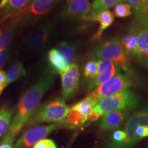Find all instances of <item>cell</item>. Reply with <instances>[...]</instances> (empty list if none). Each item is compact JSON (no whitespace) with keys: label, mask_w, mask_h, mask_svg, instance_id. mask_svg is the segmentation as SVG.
Returning a JSON list of instances; mask_svg holds the SVG:
<instances>
[{"label":"cell","mask_w":148,"mask_h":148,"mask_svg":"<svg viewBox=\"0 0 148 148\" xmlns=\"http://www.w3.org/2000/svg\"><path fill=\"white\" fill-rule=\"evenodd\" d=\"M53 81V75H47L37 81L23 94L18 102L8 130L2 140L14 141L16 136L38 108L43 95L52 86Z\"/></svg>","instance_id":"obj_1"},{"label":"cell","mask_w":148,"mask_h":148,"mask_svg":"<svg viewBox=\"0 0 148 148\" xmlns=\"http://www.w3.org/2000/svg\"><path fill=\"white\" fill-rule=\"evenodd\" d=\"M140 98L132 90L126 89L103 98L93 110L101 116L116 110H133L139 104Z\"/></svg>","instance_id":"obj_2"},{"label":"cell","mask_w":148,"mask_h":148,"mask_svg":"<svg viewBox=\"0 0 148 148\" xmlns=\"http://www.w3.org/2000/svg\"><path fill=\"white\" fill-rule=\"evenodd\" d=\"M70 108L63 99H56L40 106L28 119V125L40 123H56L62 121L69 113Z\"/></svg>","instance_id":"obj_3"},{"label":"cell","mask_w":148,"mask_h":148,"mask_svg":"<svg viewBox=\"0 0 148 148\" xmlns=\"http://www.w3.org/2000/svg\"><path fill=\"white\" fill-rule=\"evenodd\" d=\"M94 56L97 58L112 61L125 72H131L128 60L119 38H114L103 42L95 51Z\"/></svg>","instance_id":"obj_4"},{"label":"cell","mask_w":148,"mask_h":148,"mask_svg":"<svg viewBox=\"0 0 148 148\" xmlns=\"http://www.w3.org/2000/svg\"><path fill=\"white\" fill-rule=\"evenodd\" d=\"M132 85L133 81L130 76L117 73L113 77L99 85L88 95L90 96L97 105L103 98L128 89Z\"/></svg>","instance_id":"obj_5"},{"label":"cell","mask_w":148,"mask_h":148,"mask_svg":"<svg viewBox=\"0 0 148 148\" xmlns=\"http://www.w3.org/2000/svg\"><path fill=\"white\" fill-rule=\"evenodd\" d=\"M139 125H148V106L136 110L127 119L123 128L125 139L117 148H133L140 141L136 134Z\"/></svg>","instance_id":"obj_6"},{"label":"cell","mask_w":148,"mask_h":148,"mask_svg":"<svg viewBox=\"0 0 148 148\" xmlns=\"http://www.w3.org/2000/svg\"><path fill=\"white\" fill-rule=\"evenodd\" d=\"M64 127L63 121L47 125H39L30 128L16 140L14 148H29L34 146L40 140L45 139V137L51 134L55 130Z\"/></svg>","instance_id":"obj_7"},{"label":"cell","mask_w":148,"mask_h":148,"mask_svg":"<svg viewBox=\"0 0 148 148\" xmlns=\"http://www.w3.org/2000/svg\"><path fill=\"white\" fill-rule=\"evenodd\" d=\"M62 84V95L64 100L71 97L79 87V71L78 64L69 65L60 73Z\"/></svg>","instance_id":"obj_8"},{"label":"cell","mask_w":148,"mask_h":148,"mask_svg":"<svg viewBox=\"0 0 148 148\" xmlns=\"http://www.w3.org/2000/svg\"><path fill=\"white\" fill-rule=\"evenodd\" d=\"M118 66L110 60H101L98 61L97 75L95 79L89 83L88 90L91 91L99 85L108 80L118 73Z\"/></svg>","instance_id":"obj_9"},{"label":"cell","mask_w":148,"mask_h":148,"mask_svg":"<svg viewBox=\"0 0 148 148\" xmlns=\"http://www.w3.org/2000/svg\"><path fill=\"white\" fill-rule=\"evenodd\" d=\"M131 110H116L103 115L99 127L103 131H112L118 129L124 123Z\"/></svg>","instance_id":"obj_10"},{"label":"cell","mask_w":148,"mask_h":148,"mask_svg":"<svg viewBox=\"0 0 148 148\" xmlns=\"http://www.w3.org/2000/svg\"><path fill=\"white\" fill-rule=\"evenodd\" d=\"M90 10L89 0H66L64 16L69 18H84Z\"/></svg>","instance_id":"obj_11"},{"label":"cell","mask_w":148,"mask_h":148,"mask_svg":"<svg viewBox=\"0 0 148 148\" xmlns=\"http://www.w3.org/2000/svg\"><path fill=\"white\" fill-rule=\"evenodd\" d=\"M32 0H8L4 6L0 8V23L10 16L23 15Z\"/></svg>","instance_id":"obj_12"},{"label":"cell","mask_w":148,"mask_h":148,"mask_svg":"<svg viewBox=\"0 0 148 148\" xmlns=\"http://www.w3.org/2000/svg\"><path fill=\"white\" fill-rule=\"evenodd\" d=\"M51 33V27L49 25L42 24L36 27L31 32L27 39L28 47L32 49L38 50L43 47L47 43Z\"/></svg>","instance_id":"obj_13"},{"label":"cell","mask_w":148,"mask_h":148,"mask_svg":"<svg viewBox=\"0 0 148 148\" xmlns=\"http://www.w3.org/2000/svg\"><path fill=\"white\" fill-rule=\"evenodd\" d=\"M21 15L16 14L8 18L7 23L3 26V29L0 31V51L6 50L12 42L16 28L21 20Z\"/></svg>","instance_id":"obj_14"},{"label":"cell","mask_w":148,"mask_h":148,"mask_svg":"<svg viewBox=\"0 0 148 148\" xmlns=\"http://www.w3.org/2000/svg\"><path fill=\"white\" fill-rule=\"evenodd\" d=\"M114 14L110 10H104L97 15H88L83 19L88 21H97L99 23V28L92 37V40H100L103 32L110 27L114 21Z\"/></svg>","instance_id":"obj_15"},{"label":"cell","mask_w":148,"mask_h":148,"mask_svg":"<svg viewBox=\"0 0 148 148\" xmlns=\"http://www.w3.org/2000/svg\"><path fill=\"white\" fill-rule=\"evenodd\" d=\"M136 45L133 55L142 61L148 62V28L143 27L136 32Z\"/></svg>","instance_id":"obj_16"},{"label":"cell","mask_w":148,"mask_h":148,"mask_svg":"<svg viewBox=\"0 0 148 148\" xmlns=\"http://www.w3.org/2000/svg\"><path fill=\"white\" fill-rule=\"evenodd\" d=\"M53 0H33L27 7L25 14L41 15L49 12L53 5Z\"/></svg>","instance_id":"obj_17"},{"label":"cell","mask_w":148,"mask_h":148,"mask_svg":"<svg viewBox=\"0 0 148 148\" xmlns=\"http://www.w3.org/2000/svg\"><path fill=\"white\" fill-rule=\"evenodd\" d=\"M62 121L64 127L75 128L84 125L86 121H87V117L75 109L70 108L69 113Z\"/></svg>","instance_id":"obj_18"},{"label":"cell","mask_w":148,"mask_h":148,"mask_svg":"<svg viewBox=\"0 0 148 148\" xmlns=\"http://www.w3.org/2000/svg\"><path fill=\"white\" fill-rule=\"evenodd\" d=\"M48 60L53 69L57 73H61L68 66L64 56L57 49H52L49 51Z\"/></svg>","instance_id":"obj_19"},{"label":"cell","mask_w":148,"mask_h":148,"mask_svg":"<svg viewBox=\"0 0 148 148\" xmlns=\"http://www.w3.org/2000/svg\"><path fill=\"white\" fill-rule=\"evenodd\" d=\"M26 75V71L22 62H18L12 64L6 72V81L5 86L6 87L8 84H11L18 79L25 76Z\"/></svg>","instance_id":"obj_20"},{"label":"cell","mask_w":148,"mask_h":148,"mask_svg":"<svg viewBox=\"0 0 148 148\" xmlns=\"http://www.w3.org/2000/svg\"><path fill=\"white\" fill-rule=\"evenodd\" d=\"M57 50L63 56L68 66L73 64L76 53V47L73 44L63 41L58 45Z\"/></svg>","instance_id":"obj_21"},{"label":"cell","mask_w":148,"mask_h":148,"mask_svg":"<svg viewBox=\"0 0 148 148\" xmlns=\"http://www.w3.org/2000/svg\"><path fill=\"white\" fill-rule=\"evenodd\" d=\"M14 114V110L8 108H0V138L8 130Z\"/></svg>","instance_id":"obj_22"},{"label":"cell","mask_w":148,"mask_h":148,"mask_svg":"<svg viewBox=\"0 0 148 148\" xmlns=\"http://www.w3.org/2000/svg\"><path fill=\"white\" fill-rule=\"evenodd\" d=\"M123 0H94L91 6L90 15H97L104 10H108L112 7Z\"/></svg>","instance_id":"obj_23"},{"label":"cell","mask_w":148,"mask_h":148,"mask_svg":"<svg viewBox=\"0 0 148 148\" xmlns=\"http://www.w3.org/2000/svg\"><path fill=\"white\" fill-rule=\"evenodd\" d=\"M96 106H97V104L93 99L90 96L87 95L84 99L74 104L71 108L77 110L83 115L87 117L88 114L92 112V110Z\"/></svg>","instance_id":"obj_24"},{"label":"cell","mask_w":148,"mask_h":148,"mask_svg":"<svg viewBox=\"0 0 148 148\" xmlns=\"http://www.w3.org/2000/svg\"><path fill=\"white\" fill-rule=\"evenodd\" d=\"M136 33L135 31H132L130 34L123 37L121 40V43L124 49L125 52L127 54H132L134 53L136 45Z\"/></svg>","instance_id":"obj_25"},{"label":"cell","mask_w":148,"mask_h":148,"mask_svg":"<svg viewBox=\"0 0 148 148\" xmlns=\"http://www.w3.org/2000/svg\"><path fill=\"white\" fill-rule=\"evenodd\" d=\"M114 14L117 17L124 18L132 14V6L127 3L119 2L114 6Z\"/></svg>","instance_id":"obj_26"},{"label":"cell","mask_w":148,"mask_h":148,"mask_svg":"<svg viewBox=\"0 0 148 148\" xmlns=\"http://www.w3.org/2000/svg\"><path fill=\"white\" fill-rule=\"evenodd\" d=\"M98 61L90 60L86 63L84 68V75L86 79L92 82L97 75ZM89 82V83H90Z\"/></svg>","instance_id":"obj_27"},{"label":"cell","mask_w":148,"mask_h":148,"mask_svg":"<svg viewBox=\"0 0 148 148\" xmlns=\"http://www.w3.org/2000/svg\"><path fill=\"white\" fill-rule=\"evenodd\" d=\"M33 148H57V147L53 140L43 139L37 143Z\"/></svg>","instance_id":"obj_28"},{"label":"cell","mask_w":148,"mask_h":148,"mask_svg":"<svg viewBox=\"0 0 148 148\" xmlns=\"http://www.w3.org/2000/svg\"><path fill=\"white\" fill-rule=\"evenodd\" d=\"M126 1L132 8H134V11H136L140 8V7L143 4L145 0H126Z\"/></svg>","instance_id":"obj_29"},{"label":"cell","mask_w":148,"mask_h":148,"mask_svg":"<svg viewBox=\"0 0 148 148\" xmlns=\"http://www.w3.org/2000/svg\"><path fill=\"white\" fill-rule=\"evenodd\" d=\"M101 115L99 112H96L94 110H92V112L88 114V116H87V121L89 122H92V121H95L96 120H97L100 117Z\"/></svg>","instance_id":"obj_30"},{"label":"cell","mask_w":148,"mask_h":148,"mask_svg":"<svg viewBox=\"0 0 148 148\" xmlns=\"http://www.w3.org/2000/svg\"><path fill=\"white\" fill-rule=\"evenodd\" d=\"M0 148H14V141L8 140H1Z\"/></svg>","instance_id":"obj_31"},{"label":"cell","mask_w":148,"mask_h":148,"mask_svg":"<svg viewBox=\"0 0 148 148\" xmlns=\"http://www.w3.org/2000/svg\"><path fill=\"white\" fill-rule=\"evenodd\" d=\"M8 58V52L6 50L0 51V69L2 67Z\"/></svg>","instance_id":"obj_32"},{"label":"cell","mask_w":148,"mask_h":148,"mask_svg":"<svg viewBox=\"0 0 148 148\" xmlns=\"http://www.w3.org/2000/svg\"><path fill=\"white\" fill-rule=\"evenodd\" d=\"M5 81H6V72L0 70V84L5 86Z\"/></svg>","instance_id":"obj_33"},{"label":"cell","mask_w":148,"mask_h":148,"mask_svg":"<svg viewBox=\"0 0 148 148\" xmlns=\"http://www.w3.org/2000/svg\"><path fill=\"white\" fill-rule=\"evenodd\" d=\"M142 25H143V27H145V28H148V14L147 16L144 18L143 21H141Z\"/></svg>","instance_id":"obj_34"},{"label":"cell","mask_w":148,"mask_h":148,"mask_svg":"<svg viewBox=\"0 0 148 148\" xmlns=\"http://www.w3.org/2000/svg\"><path fill=\"white\" fill-rule=\"evenodd\" d=\"M8 0H1V3H0V8H1L2 7L4 6L5 5V3L8 2Z\"/></svg>","instance_id":"obj_35"},{"label":"cell","mask_w":148,"mask_h":148,"mask_svg":"<svg viewBox=\"0 0 148 148\" xmlns=\"http://www.w3.org/2000/svg\"><path fill=\"white\" fill-rule=\"evenodd\" d=\"M4 88H5V86H4V85H1V84H0V95H1V92H2L3 90L4 89Z\"/></svg>","instance_id":"obj_36"},{"label":"cell","mask_w":148,"mask_h":148,"mask_svg":"<svg viewBox=\"0 0 148 148\" xmlns=\"http://www.w3.org/2000/svg\"><path fill=\"white\" fill-rule=\"evenodd\" d=\"M144 64H147V66L148 67V62H145V63H144Z\"/></svg>","instance_id":"obj_37"},{"label":"cell","mask_w":148,"mask_h":148,"mask_svg":"<svg viewBox=\"0 0 148 148\" xmlns=\"http://www.w3.org/2000/svg\"><path fill=\"white\" fill-rule=\"evenodd\" d=\"M53 1H58V0H53Z\"/></svg>","instance_id":"obj_38"},{"label":"cell","mask_w":148,"mask_h":148,"mask_svg":"<svg viewBox=\"0 0 148 148\" xmlns=\"http://www.w3.org/2000/svg\"><path fill=\"white\" fill-rule=\"evenodd\" d=\"M0 34H1V32H0Z\"/></svg>","instance_id":"obj_39"},{"label":"cell","mask_w":148,"mask_h":148,"mask_svg":"<svg viewBox=\"0 0 148 148\" xmlns=\"http://www.w3.org/2000/svg\"><path fill=\"white\" fill-rule=\"evenodd\" d=\"M32 1H33V0H32Z\"/></svg>","instance_id":"obj_40"}]
</instances>
